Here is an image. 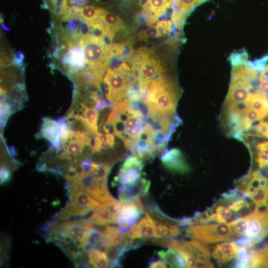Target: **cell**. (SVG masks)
I'll return each mask as SVG.
<instances>
[{
	"label": "cell",
	"instance_id": "5b68a950",
	"mask_svg": "<svg viewBox=\"0 0 268 268\" xmlns=\"http://www.w3.org/2000/svg\"><path fill=\"white\" fill-rule=\"evenodd\" d=\"M130 59L137 73L138 91L142 96L153 78L166 70L165 66L152 50L143 47L134 51Z\"/></svg>",
	"mask_w": 268,
	"mask_h": 268
},
{
	"label": "cell",
	"instance_id": "e575fe53",
	"mask_svg": "<svg viewBox=\"0 0 268 268\" xmlns=\"http://www.w3.org/2000/svg\"><path fill=\"white\" fill-rule=\"evenodd\" d=\"M263 250L268 252V244H267L265 248L263 249Z\"/></svg>",
	"mask_w": 268,
	"mask_h": 268
},
{
	"label": "cell",
	"instance_id": "d6a6232c",
	"mask_svg": "<svg viewBox=\"0 0 268 268\" xmlns=\"http://www.w3.org/2000/svg\"><path fill=\"white\" fill-rule=\"evenodd\" d=\"M11 171L5 168L0 167V183L3 184L9 181Z\"/></svg>",
	"mask_w": 268,
	"mask_h": 268
},
{
	"label": "cell",
	"instance_id": "52a82bcc",
	"mask_svg": "<svg viewBox=\"0 0 268 268\" xmlns=\"http://www.w3.org/2000/svg\"><path fill=\"white\" fill-rule=\"evenodd\" d=\"M187 235L207 243L218 242L237 238L230 222L191 226L187 229Z\"/></svg>",
	"mask_w": 268,
	"mask_h": 268
},
{
	"label": "cell",
	"instance_id": "5bb4252c",
	"mask_svg": "<svg viewBox=\"0 0 268 268\" xmlns=\"http://www.w3.org/2000/svg\"><path fill=\"white\" fill-rule=\"evenodd\" d=\"M120 122H122L123 125L121 139L124 143L128 139L138 137L144 126L143 118L130 111L125 114Z\"/></svg>",
	"mask_w": 268,
	"mask_h": 268
},
{
	"label": "cell",
	"instance_id": "ba28073f",
	"mask_svg": "<svg viewBox=\"0 0 268 268\" xmlns=\"http://www.w3.org/2000/svg\"><path fill=\"white\" fill-rule=\"evenodd\" d=\"M65 177L67 181H71L79 185L100 202L115 200L108 191L107 182L97 179L89 171L80 170L74 173L66 174Z\"/></svg>",
	"mask_w": 268,
	"mask_h": 268
},
{
	"label": "cell",
	"instance_id": "4316f807",
	"mask_svg": "<svg viewBox=\"0 0 268 268\" xmlns=\"http://www.w3.org/2000/svg\"><path fill=\"white\" fill-rule=\"evenodd\" d=\"M257 160L261 168L268 163V141L259 143L256 146Z\"/></svg>",
	"mask_w": 268,
	"mask_h": 268
},
{
	"label": "cell",
	"instance_id": "3957f363",
	"mask_svg": "<svg viewBox=\"0 0 268 268\" xmlns=\"http://www.w3.org/2000/svg\"><path fill=\"white\" fill-rule=\"evenodd\" d=\"M136 82L135 72L132 65L123 62L118 66L108 67L103 78L107 100L112 104H116L138 93L134 88Z\"/></svg>",
	"mask_w": 268,
	"mask_h": 268
},
{
	"label": "cell",
	"instance_id": "ac0fdd59",
	"mask_svg": "<svg viewBox=\"0 0 268 268\" xmlns=\"http://www.w3.org/2000/svg\"><path fill=\"white\" fill-rule=\"evenodd\" d=\"M239 249L234 242H224L215 246L212 256L218 263L223 264L235 258Z\"/></svg>",
	"mask_w": 268,
	"mask_h": 268
},
{
	"label": "cell",
	"instance_id": "2e32d148",
	"mask_svg": "<svg viewBox=\"0 0 268 268\" xmlns=\"http://www.w3.org/2000/svg\"><path fill=\"white\" fill-rule=\"evenodd\" d=\"M119 218L120 216L111 210L107 202H104L93 209V212L88 218L80 220L92 224L105 225L119 223Z\"/></svg>",
	"mask_w": 268,
	"mask_h": 268
},
{
	"label": "cell",
	"instance_id": "8fae6325",
	"mask_svg": "<svg viewBox=\"0 0 268 268\" xmlns=\"http://www.w3.org/2000/svg\"><path fill=\"white\" fill-rule=\"evenodd\" d=\"M149 186L150 182L145 178H140L131 185H120L118 191L119 200L123 204L131 203L135 200L145 196Z\"/></svg>",
	"mask_w": 268,
	"mask_h": 268
},
{
	"label": "cell",
	"instance_id": "4dcf8cb0",
	"mask_svg": "<svg viewBox=\"0 0 268 268\" xmlns=\"http://www.w3.org/2000/svg\"><path fill=\"white\" fill-rule=\"evenodd\" d=\"M250 203L244 199H239L233 202L229 207L235 212L240 210L245 207H250Z\"/></svg>",
	"mask_w": 268,
	"mask_h": 268
},
{
	"label": "cell",
	"instance_id": "9c48e42d",
	"mask_svg": "<svg viewBox=\"0 0 268 268\" xmlns=\"http://www.w3.org/2000/svg\"><path fill=\"white\" fill-rule=\"evenodd\" d=\"M143 167L140 159L134 156H130L122 164L115 180L120 185H133L140 180Z\"/></svg>",
	"mask_w": 268,
	"mask_h": 268
},
{
	"label": "cell",
	"instance_id": "484cf974",
	"mask_svg": "<svg viewBox=\"0 0 268 268\" xmlns=\"http://www.w3.org/2000/svg\"><path fill=\"white\" fill-rule=\"evenodd\" d=\"M162 37L156 25L150 26L146 29L140 30L136 35V40L139 41H148L153 39Z\"/></svg>",
	"mask_w": 268,
	"mask_h": 268
},
{
	"label": "cell",
	"instance_id": "e0dca14e",
	"mask_svg": "<svg viewBox=\"0 0 268 268\" xmlns=\"http://www.w3.org/2000/svg\"><path fill=\"white\" fill-rule=\"evenodd\" d=\"M250 95L249 89L244 83L231 78L229 89L224 104H238L246 102Z\"/></svg>",
	"mask_w": 268,
	"mask_h": 268
},
{
	"label": "cell",
	"instance_id": "f1b7e54d",
	"mask_svg": "<svg viewBox=\"0 0 268 268\" xmlns=\"http://www.w3.org/2000/svg\"><path fill=\"white\" fill-rule=\"evenodd\" d=\"M237 238L244 235L247 228V221L244 217L230 222Z\"/></svg>",
	"mask_w": 268,
	"mask_h": 268
},
{
	"label": "cell",
	"instance_id": "603a6c76",
	"mask_svg": "<svg viewBox=\"0 0 268 268\" xmlns=\"http://www.w3.org/2000/svg\"><path fill=\"white\" fill-rule=\"evenodd\" d=\"M232 211L229 207L218 205L214 210L208 211L209 221H214L219 223H225L232 216Z\"/></svg>",
	"mask_w": 268,
	"mask_h": 268
},
{
	"label": "cell",
	"instance_id": "d6986e66",
	"mask_svg": "<svg viewBox=\"0 0 268 268\" xmlns=\"http://www.w3.org/2000/svg\"><path fill=\"white\" fill-rule=\"evenodd\" d=\"M104 27L103 37L112 41L115 35L120 30L125 29L126 27L122 19L115 13L106 10L104 14Z\"/></svg>",
	"mask_w": 268,
	"mask_h": 268
},
{
	"label": "cell",
	"instance_id": "30bf717a",
	"mask_svg": "<svg viewBox=\"0 0 268 268\" xmlns=\"http://www.w3.org/2000/svg\"><path fill=\"white\" fill-rule=\"evenodd\" d=\"M69 127L64 118L59 121L45 118L42 124L40 135L50 141L52 144L59 142L69 130Z\"/></svg>",
	"mask_w": 268,
	"mask_h": 268
},
{
	"label": "cell",
	"instance_id": "d4e9b609",
	"mask_svg": "<svg viewBox=\"0 0 268 268\" xmlns=\"http://www.w3.org/2000/svg\"><path fill=\"white\" fill-rule=\"evenodd\" d=\"M249 197L256 205L268 203V185L256 189Z\"/></svg>",
	"mask_w": 268,
	"mask_h": 268
},
{
	"label": "cell",
	"instance_id": "4fadbf2b",
	"mask_svg": "<svg viewBox=\"0 0 268 268\" xmlns=\"http://www.w3.org/2000/svg\"><path fill=\"white\" fill-rule=\"evenodd\" d=\"M160 159L164 167L171 171L184 174L190 170L182 151L178 148L164 151Z\"/></svg>",
	"mask_w": 268,
	"mask_h": 268
},
{
	"label": "cell",
	"instance_id": "44dd1931",
	"mask_svg": "<svg viewBox=\"0 0 268 268\" xmlns=\"http://www.w3.org/2000/svg\"><path fill=\"white\" fill-rule=\"evenodd\" d=\"M88 263L94 268H104L110 267V262L106 253L96 248L87 250Z\"/></svg>",
	"mask_w": 268,
	"mask_h": 268
},
{
	"label": "cell",
	"instance_id": "7a4b0ae2",
	"mask_svg": "<svg viewBox=\"0 0 268 268\" xmlns=\"http://www.w3.org/2000/svg\"><path fill=\"white\" fill-rule=\"evenodd\" d=\"M145 102L148 111L175 115L179 91L173 75L165 70L150 82Z\"/></svg>",
	"mask_w": 268,
	"mask_h": 268
},
{
	"label": "cell",
	"instance_id": "8992f818",
	"mask_svg": "<svg viewBox=\"0 0 268 268\" xmlns=\"http://www.w3.org/2000/svg\"><path fill=\"white\" fill-rule=\"evenodd\" d=\"M67 182L70 200L59 213L58 219L65 220L72 217L84 216L100 204L79 185L71 181Z\"/></svg>",
	"mask_w": 268,
	"mask_h": 268
},
{
	"label": "cell",
	"instance_id": "7402d4cb",
	"mask_svg": "<svg viewBox=\"0 0 268 268\" xmlns=\"http://www.w3.org/2000/svg\"><path fill=\"white\" fill-rule=\"evenodd\" d=\"M157 254L171 268L187 267L183 258L174 249L170 248L166 251H160Z\"/></svg>",
	"mask_w": 268,
	"mask_h": 268
},
{
	"label": "cell",
	"instance_id": "d590c367",
	"mask_svg": "<svg viewBox=\"0 0 268 268\" xmlns=\"http://www.w3.org/2000/svg\"><path fill=\"white\" fill-rule=\"evenodd\" d=\"M266 137L268 138V131L267 134L266 135Z\"/></svg>",
	"mask_w": 268,
	"mask_h": 268
},
{
	"label": "cell",
	"instance_id": "f546056e",
	"mask_svg": "<svg viewBox=\"0 0 268 268\" xmlns=\"http://www.w3.org/2000/svg\"><path fill=\"white\" fill-rule=\"evenodd\" d=\"M268 62V55H267L260 59H258L254 61H249L248 66L250 68L258 71H262L266 68Z\"/></svg>",
	"mask_w": 268,
	"mask_h": 268
},
{
	"label": "cell",
	"instance_id": "6da1fadb",
	"mask_svg": "<svg viewBox=\"0 0 268 268\" xmlns=\"http://www.w3.org/2000/svg\"><path fill=\"white\" fill-rule=\"evenodd\" d=\"M91 228L82 221L64 222L47 234L46 239L58 246L78 267L85 265V254L89 243Z\"/></svg>",
	"mask_w": 268,
	"mask_h": 268
},
{
	"label": "cell",
	"instance_id": "cb8c5ba5",
	"mask_svg": "<svg viewBox=\"0 0 268 268\" xmlns=\"http://www.w3.org/2000/svg\"><path fill=\"white\" fill-rule=\"evenodd\" d=\"M236 257L235 267H252V251L248 250L247 248H240Z\"/></svg>",
	"mask_w": 268,
	"mask_h": 268
},
{
	"label": "cell",
	"instance_id": "9a60e30c",
	"mask_svg": "<svg viewBox=\"0 0 268 268\" xmlns=\"http://www.w3.org/2000/svg\"><path fill=\"white\" fill-rule=\"evenodd\" d=\"M144 212L133 202L129 204H123L119 222L120 231L124 233L130 230L135 224Z\"/></svg>",
	"mask_w": 268,
	"mask_h": 268
},
{
	"label": "cell",
	"instance_id": "ffe728a7",
	"mask_svg": "<svg viewBox=\"0 0 268 268\" xmlns=\"http://www.w3.org/2000/svg\"><path fill=\"white\" fill-rule=\"evenodd\" d=\"M244 184L242 192L244 195L250 196L256 189L268 186V179L261 174L260 171L253 172Z\"/></svg>",
	"mask_w": 268,
	"mask_h": 268
},
{
	"label": "cell",
	"instance_id": "7c38bea8",
	"mask_svg": "<svg viewBox=\"0 0 268 268\" xmlns=\"http://www.w3.org/2000/svg\"><path fill=\"white\" fill-rule=\"evenodd\" d=\"M146 215L130 230L126 232L128 239L133 241L136 239L145 238H157V228L153 218L146 212Z\"/></svg>",
	"mask_w": 268,
	"mask_h": 268
},
{
	"label": "cell",
	"instance_id": "277c9868",
	"mask_svg": "<svg viewBox=\"0 0 268 268\" xmlns=\"http://www.w3.org/2000/svg\"><path fill=\"white\" fill-rule=\"evenodd\" d=\"M78 45L83 52L85 62L88 66L86 70L101 79L112 58L110 46L107 45L102 37L89 33L80 36Z\"/></svg>",
	"mask_w": 268,
	"mask_h": 268
},
{
	"label": "cell",
	"instance_id": "1f68e13d",
	"mask_svg": "<svg viewBox=\"0 0 268 268\" xmlns=\"http://www.w3.org/2000/svg\"><path fill=\"white\" fill-rule=\"evenodd\" d=\"M235 243L239 248H249L253 246L256 244L252 239L246 236L238 239Z\"/></svg>",
	"mask_w": 268,
	"mask_h": 268
},
{
	"label": "cell",
	"instance_id": "83f0119b",
	"mask_svg": "<svg viewBox=\"0 0 268 268\" xmlns=\"http://www.w3.org/2000/svg\"><path fill=\"white\" fill-rule=\"evenodd\" d=\"M228 59L233 67L248 65V54L245 49L239 52H233L230 54Z\"/></svg>",
	"mask_w": 268,
	"mask_h": 268
},
{
	"label": "cell",
	"instance_id": "836d02e7",
	"mask_svg": "<svg viewBox=\"0 0 268 268\" xmlns=\"http://www.w3.org/2000/svg\"><path fill=\"white\" fill-rule=\"evenodd\" d=\"M149 268H167L166 265L163 262V261L161 260L153 261L149 264Z\"/></svg>",
	"mask_w": 268,
	"mask_h": 268
}]
</instances>
